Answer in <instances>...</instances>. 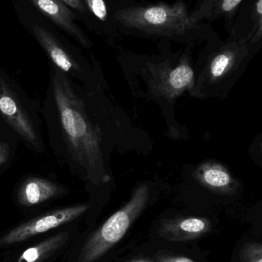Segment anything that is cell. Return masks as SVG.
Wrapping results in <instances>:
<instances>
[{"label": "cell", "instance_id": "obj_11", "mask_svg": "<svg viewBox=\"0 0 262 262\" xmlns=\"http://www.w3.org/2000/svg\"><path fill=\"white\" fill-rule=\"evenodd\" d=\"M67 232H60L38 244L29 248L20 255L16 262H42L50 256L55 251L66 244L69 239Z\"/></svg>", "mask_w": 262, "mask_h": 262}, {"label": "cell", "instance_id": "obj_22", "mask_svg": "<svg viewBox=\"0 0 262 262\" xmlns=\"http://www.w3.org/2000/svg\"><path fill=\"white\" fill-rule=\"evenodd\" d=\"M0 124H4L3 122H2L1 120H0Z\"/></svg>", "mask_w": 262, "mask_h": 262}, {"label": "cell", "instance_id": "obj_10", "mask_svg": "<svg viewBox=\"0 0 262 262\" xmlns=\"http://www.w3.org/2000/svg\"><path fill=\"white\" fill-rule=\"evenodd\" d=\"M246 39L229 43L211 61L209 72L213 78H219L235 66L246 49Z\"/></svg>", "mask_w": 262, "mask_h": 262}, {"label": "cell", "instance_id": "obj_18", "mask_svg": "<svg viewBox=\"0 0 262 262\" xmlns=\"http://www.w3.org/2000/svg\"><path fill=\"white\" fill-rule=\"evenodd\" d=\"M83 1L87 7L88 11H90L95 18L103 23L108 21L109 10L105 0H83Z\"/></svg>", "mask_w": 262, "mask_h": 262}, {"label": "cell", "instance_id": "obj_16", "mask_svg": "<svg viewBox=\"0 0 262 262\" xmlns=\"http://www.w3.org/2000/svg\"><path fill=\"white\" fill-rule=\"evenodd\" d=\"M252 19L253 28L249 38L252 42H256L262 35V0H255L252 7Z\"/></svg>", "mask_w": 262, "mask_h": 262}, {"label": "cell", "instance_id": "obj_19", "mask_svg": "<svg viewBox=\"0 0 262 262\" xmlns=\"http://www.w3.org/2000/svg\"><path fill=\"white\" fill-rule=\"evenodd\" d=\"M153 260L155 262H197L186 257L168 254H158L154 257Z\"/></svg>", "mask_w": 262, "mask_h": 262}, {"label": "cell", "instance_id": "obj_8", "mask_svg": "<svg viewBox=\"0 0 262 262\" xmlns=\"http://www.w3.org/2000/svg\"><path fill=\"white\" fill-rule=\"evenodd\" d=\"M54 24L75 38L83 48L89 49L92 41L75 23V14L60 0H29Z\"/></svg>", "mask_w": 262, "mask_h": 262}, {"label": "cell", "instance_id": "obj_14", "mask_svg": "<svg viewBox=\"0 0 262 262\" xmlns=\"http://www.w3.org/2000/svg\"><path fill=\"white\" fill-rule=\"evenodd\" d=\"M194 72L187 63H181L173 69L168 77V83L174 90H183L192 84Z\"/></svg>", "mask_w": 262, "mask_h": 262}, {"label": "cell", "instance_id": "obj_20", "mask_svg": "<svg viewBox=\"0 0 262 262\" xmlns=\"http://www.w3.org/2000/svg\"><path fill=\"white\" fill-rule=\"evenodd\" d=\"M66 5L68 7L82 14H86L88 12L87 7L85 5L83 0H60Z\"/></svg>", "mask_w": 262, "mask_h": 262}, {"label": "cell", "instance_id": "obj_9", "mask_svg": "<svg viewBox=\"0 0 262 262\" xmlns=\"http://www.w3.org/2000/svg\"><path fill=\"white\" fill-rule=\"evenodd\" d=\"M210 220L187 217L163 220L158 230L160 238L169 242H187L204 236L212 230Z\"/></svg>", "mask_w": 262, "mask_h": 262}, {"label": "cell", "instance_id": "obj_12", "mask_svg": "<svg viewBox=\"0 0 262 262\" xmlns=\"http://www.w3.org/2000/svg\"><path fill=\"white\" fill-rule=\"evenodd\" d=\"M18 140L5 124H0V174L13 163Z\"/></svg>", "mask_w": 262, "mask_h": 262}, {"label": "cell", "instance_id": "obj_5", "mask_svg": "<svg viewBox=\"0 0 262 262\" xmlns=\"http://www.w3.org/2000/svg\"><path fill=\"white\" fill-rule=\"evenodd\" d=\"M32 30L49 58V66L83 85H89L91 77L89 66L74 48L39 25H33Z\"/></svg>", "mask_w": 262, "mask_h": 262}, {"label": "cell", "instance_id": "obj_17", "mask_svg": "<svg viewBox=\"0 0 262 262\" xmlns=\"http://www.w3.org/2000/svg\"><path fill=\"white\" fill-rule=\"evenodd\" d=\"M241 262H262V246L260 243H247L239 252Z\"/></svg>", "mask_w": 262, "mask_h": 262}, {"label": "cell", "instance_id": "obj_7", "mask_svg": "<svg viewBox=\"0 0 262 262\" xmlns=\"http://www.w3.org/2000/svg\"><path fill=\"white\" fill-rule=\"evenodd\" d=\"M70 190L66 185L50 177L27 175L17 183L15 196L18 206L32 208L66 196Z\"/></svg>", "mask_w": 262, "mask_h": 262}, {"label": "cell", "instance_id": "obj_1", "mask_svg": "<svg viewBox=\"0 0 262 262\" xmlns=\"http://www.w3.org/2000/svg\"><path fill=\"white\" fill-rule=\"evenodd\" d=\"M87 86L50 66L41 115L57 163L91 184L110 180L105 163V133Z\"/></svg>", "mask_w": 262, "mask_h": 262}, {"label": "cell", "instance_id": "obj_6", "mask_svg": "<svg viewBox=\"0 0 262 262\" xmlns=\"http://www.w3.org/2000/svg\"><path fill=\"white\" fill-rule=\"evenodd\" d=\"M89 208V203H79L45 212L9 231L0 238V246L21 243L31 237L71 223L84 215Z\"/></svg>", "mask_w": 262, "mask_h": 262}, {"label": "cell", "instance_id": "obj_4", "mask_svg": "<svg viewBox=\"0 0 262 262\" xmlns=\"http://www.w3.org/2000/svg\"><path fill=\"white\" fill-rule=\"evenodd\" d=\"M149 198V187L138 186L129 203L111 215L107 221L86 241L80 252L78 262H94L106 255L126 235L139 216Z\"/></svg>", "mask_w": 262, "mask_h": 262}, {"label": "cell", "instance_id": "obj_3", "mask_svg": "<svg viewBox=\"0 0 262 262\" xmlns=\"http://www.w3.org/2000/svg\"><path fill=\"white\" fill-rule=\"evenodd\" d=\"M114 18L123 29L134 33L169 38L184 36L196 25L183 2L127 6L118 9Z\"/></svg>", "mask_w": 262, "mask_h": 262}, {"label": "cell", "instance_id": "obj_2", "mask_svg": "<svg viewBox=\"0 0 262 262\" xmlns=\"http://www.w3.org/2000/svg\"><path fill=\"white\" fill-rule=\"evenodd\" d=\"M0 120L29 151L36 155L46 154L41 104L29 96L16 79L2 69Z\"/></svg>", "mask_w": 262, "mask_h": 262}, {"label": "cell", "instance_id": "obj_13", "mask_svg": "<svg viewBox=\"0 0 262 262\" xmlns=\"http://www.w3.org/2000/svg\"><path fill=\"white\" fill-rule=\"evenodd\" d=\"M203 181L211 187L223 189L232 183V177L229 172L218 165H212L203 168Z\"/></svg>", "mask_w": 262, "mask_h": 262}, {"label": "cell", "instance_id": "obj_21", "mask_svg": "<svg viewBox=\"0 0 262 262\" xmlns=\"http://www.w3.org/2000/svg\"><path fill=\"white\" fill-rule=\"evenodd\" d=\"M127 262H155L154 260L149 258H135Z\"/></svg>", "mask_w": 262, "mask_h": 262}, {"label": "cell", "instance_id": "obj_15", "mask_svg": "<svg viewBox=\"0 0 262 262\" xmlns=\"http://www.w3.org/2000/svg\"><path fill=\"white\" fill-rule=\"evenodd\" d=\"M243 0H213L210 2L212 6L208 8L204 15H207L212 19L226 17L232 18ZM203 15V16H204Z\"/></svg>", "mask_w": 262, "mask_h": 262}]
</instances>
